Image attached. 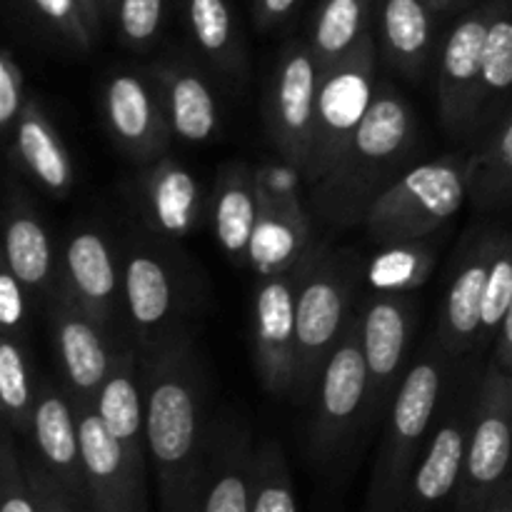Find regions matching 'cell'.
Masks as SVG:
<instances>
[{
  "instance_id": "cell-11",
  "label": "cell",
  "mask_w": 512,
  "mask_h": 512,
  "mask_svg": "<svg viewBox=\"0 0 512 512\" xmlns=\"http://www.w3.org/2000/svg\"><path fill=\"white\" fill-rule=\"evenodd\" d=\"M363 350L368 365V413L365 423L388 418L395 393L408 373L410 340L418 308L413 293H375L363 313Z\"/></svg>"
},
{
  "instance_id": "cell-26",
  "label": "cell",
  "mask_w": 512,
  "mask_h": 512,
  "mask_svg": "<svg viewBox=\"0 0 512 512\" xmlns=\"http://www.w3.org/2000/svg\"><path fill=\"white\" fill-rule=\"evenodd\" d=\"M150 80L163 98L170 128L185 143H208L218 130V103L208 80L178 58L158 60L148 68Z\"/></svg>"
},
{
  "instance_id": "cell-9",
  "label": "cell",
  "mask_w": 512,
  "mask_h": 512,
  "mask_svg": "<svg viewBox=\"0 0 512 512\" xmlns=\"http://www.w3.org/2000/svg\"><path fill=\"white\" fill-rule=\"evenodd\" d=\"M512 478V375L490 363L473 398L455 512H483Z\"/></svg>"
},
{
  "instance_id": "cell-5",
  "label": "cell",
  "mask_w": 512,
  "mask_h": 512,
  "mask_svg": "<svg viewBox=\"0 0 512 512\" xmlns=\"http://www.w3.org/2000/svg\"><path fill=\"white\" fill-rule=\"evenodd\" d=\"M470 198L468 158L415 163L373 203L365 230L380 245L428 238Z\"/></svg>"
},
{
  "instance_id": "cell-8",
  "label": "cell",
  "mask_w": 512,
  "mask_h": 512,
  "mask_svg": "<svg viewBox=\"0 0 512 512\" xmlns=\"http://www.w3.org/2000/svg\"><path fill=\"white\" fill-rule=\"evenodd\" d=\"M375 63L378 53L370 35L348 60L323 70L313 138H310L308 160L300 173L308 185L328 175L363 125L380 85L375 78Z\"/></svg>"
},
{
  "instance_id": "cell-35",
  "label": "cell",
  "mask_w": 512,
  "mask_h": 512,
  "mask_svg": "<svg viewBox=\"0 0 512 512\" xmlns=\"http://www.w3.org/2000/svg\"><path fill=\"white\" fill-rule=\"evenodd\" d=\"M0 403H3L5 428L30 438L35 388L30 380L28 353L20 335L15 333H5L0 343Z\"/></svg>"
},
{
  "instance_id": "cell-23",
  "label": "cell",
  "mask_w": 512,
  "mask_h": 512,
  "mask_svg": "<svg viewBox=\"0 0 512 512\" xmlns=\"http://www.w3.org/2000/svg\"><path fill=\"white\" fill-rule=\"evenodd\" d=\"M495 243H498V233H483L480 238H475L460 258L453 280H450L443 325H440V345L453 358H463L480 343L483 298Z\"/></svg>"
},
{
  "instance_id": "cell-44",
  "label": "cell",
  "mask_w": 512,
  "mask_h": 512,
  "mask_svg": "<svg viewBox=\"0 0 512 512\" xmlns=\"http://www.w3.org/2000/svg\"><path fill=\"white\" fill-rule=\"evenodd\" d=\"M295 3H298V0H255L253 3L255 25L268 30L273 28V25L283 23V20L290 15V10L295 8Z\"/></svg>"
},
{
  "instance_id": "cell-13",
  "label": "cell",
  "mask_w": 512,
  "mask_h": 512,
  "mask_svg": "<svg viewBox=\"0 0 512 512\" xmlns=\"http://www.w3.org/2000/svg\"><path fill=\"white\" fill-rule=\"evenodd\" d=\"M493 3L483 0L453 25L445 38L438 75V108L450 138H468L480 128L483 53Z\"/></svg>"
},
{
  "instance_id": "cell-16",
  "label": "cell",
  "mask_w": 512,
  "mask_h": 512,
  "mask_svg": "<svg viewBox=\"0 0 512 512\" xmlns=\"http://www.w3.org/2000/svg\"><path fill=\"white\" fill-rule=\"evenodd\" d=\"M90 512H148L145 470L130 463L95 405H75Z\"/></svg>"
},
{
  "instance_id": "cell-32",
  "label": "cell",
  "mask_w": 512,
  "mask_h": 512,
  "mask_svg": "<svg viewBox=\"0 0 512 512\" xmlns=\"http://www.w3.org/2000/svg\"><path fill=\"white\" fill-rule=\"evenodd\" d=\"M468 185L475 208L512 203V113L468 158Z\"/></svg>"
},
{
  "instance_id": "cell-29",
  "label": "cell",
  "mask_w": 512,
  "mask_h": 512,
  "mask_svg": "<svg viewBox=\"0 0 512 512\" xmlns=\"http://www.w3.org/2000/svg\"><path fill=\"white\" fill-rule=\"evenodd\" d=\"M433 15L430 0L380 3V45L385 60L408 78H420L428 70L433 53Z\"/></svg>"
},
{
  "instance_id": "cell-42",
  "label": "cell",
  "mask_w": 512,
  "mask_h": 512,
  "mask_svg": "<svg viewBox=\"0 0 512 512\" xmlns=\"http://www.w3.org/2000/svg\"><path fill=\"white\" fill-rule=\"evenodd\" d=\"M38 512H83L78 503L58 485V480L40 465L38 458H23Z\"/></svg>"
},
{
  "instance_id": "cell-45",
  "label": "cell",
  "mask_w": 512,
  "mask_h": 512,
  "mask_svg": "<svg viewBox=\"0 0 512 512\" xmlns=\"http://www.w3.org/2000/svg\"><path fill=\"white\" fill-rule=\"evenodd\" d=\"M493 363L500 370L512 375V303L508 308V315L503 320V328H500L498 338H495V358Z\"/></svg>"
},
{
  "instance_id": "cell-30",
  "label": "cell",
  "mask_w": 512,
  "mask_h": 512,
  "mask_svg": "<svg viewBox=\"0 0 512 512\" xmlns=\"http://www.w3.org/2000/svg\"><path fill=\"white\" fill-rule=\"evenodd\" d=\"M373 0H323L310 30V48L320 68L348 60L370 38Z\"/></svg>"
},
{
  "instance_id": "cell-22",
  "label": "cell",
  "mask_w": 512,
  "mask_h": 512,
  "mask_svg": "<svg viewBox=\"0 0 512 512\" xmlns=\"http://www.w3.org/2000/svg\"><path fill=\"white\" fill-rule=\"evenodd\" d=\"M313 250V233L303 203L290 190H275L263 183V210L248 250L253 273L258 278L288 273Z\"/></svg>"
},
{
  "instance_id": "cell-43",
  "label": "cell",
  "mask_w": 512,
  "mask_h": 512,
  "mask_svg": "<svg viewBox=\"0 0 512 512\" xmlns=\"http://www.w3.org/2000/svg\"><path fill=\"white\" fill-rule=\"evenodd\" d=\"M25 285L13 275V270L3 263L0 268V323L5 333L23 335L28 310H25Z\"/></svg>"
},
{
  "instance_id": "cell-10",
  "label": "cell",
  "mask_w": 512,
  "mask_h": 512,
  "mask_svg": "<svg viewBox=\"0 0 512 512\" xmlns=\"http://www.w3.org/2000/svg\"><path fill=\"white\" fill-rule=\"evenodd\" d=\"M323 68L310 43H290L280 55L268 88L265 123L275 150L285 163L303 173L313 138L315 110Z\"/></svg>"
},
{
  "instance_id": "cell-24",
  "label": "cell",
  "mask_w": 512,
  "mask_h": 512,
  "mask_svg": "<svg viewBox=\"0 0 512 512\" xmlns=\"http://www.w3.org/2000/svg\"><path fill=\"white\" fill-rule=\"evenodd\" d=\"M100 420L125 450L130 463L145 470L148 433H145V363L133 348L115 350L113 368L95 398Z\"/></svg>"
},
{
  "instance_id": "cell-46",
  "label": "cell",
  "mask_w": 512,
  "mask_h": 512,
  "mask_svg": "<svg viewBox=\"0 0 512 512\" xmlns=\"http://www.w3.org/2000/svg\"><path fill=\"white\" fill-rule=\"evenodd\" d=\"M78 5H80V10H83L88 28L93 30V35L98 38L100 25H103V15H105L103 0H78Z\"/></svg>"
},
{
  "instance_id": "cell-17",
  "label": "cell",
  "mask_w": 512,
  "mask_h": 512,
  "mask_svg": "<svg viewBox=\"0 0 512 512\" xmlns=\"http://www.w3.org/2000/svg\"><path fill=\"white\" fill-rule=\"evenodd\" d=\"M473 403L453 400L443 405L433 435L410 475L405 493L395 512H433L458 490L468 453Z\"/></svg>"
},
{
  "instance_id": "cell-28",
  "label": "cell",
  "mask_w": 512,
  "mask_h": 512,
  "mask_svg": "<svg viewBox=\"0 0 512 512\" xmlns=\"http://www.w3.org/2000/svg\"><path fill=\"white\" fill-rule=\"evenodd\" d=\"M10 153L48 193L68 195L73 188V163L63 138L55 133L48 113L35 95H28L23 113L10 133Z\"/></svg>"
},
{
  "instance_id": "cell-6",
  "label": "cell",
  "mask_w": 512,
  "mask_h": 512,
  "mask_svg": "<svg viewBox=\"0 0 512 512\" xmlns=\"http://www.w3.org/2000/svg\"><path fill=\"white\" fill-rule=\"evenodd\" d=\"M185 305L188 290L173 245L130 240L123 255V315L135 348L150 355L183 335Z\"/></svg>"
},
{
  "instance_id": "cell-49",
  "label": "cell",
  "mask_w": 512,
  "mask_h": 512,
  "mask_svg": "<svg viewBox=\"0 0 512 512\" xmlns=\"http://www.w3.org/2000/svg\"><path fill=\"white\" fill-rule=\"evenodd\" d=\"M448 3H450V5H453V3H455V0H448Z\"/></svg>"
},
{
  "instance_id": "cell-15",
  "label": "cell",
  "mask_w": 512,
  "mask_h": 512,
  "mask_svg": "<svg viewBox=\"0 0 512 512\" xmlns=\"http://www.w3.org/2000/svg\"><path fill=\"white\" fill-rule=\"evenodd\" d=\"M103 118L118 148L143 165L165 158L170 138H175L150 75L130 70L110 75L103 88Z\"/></svg>"
},
{
  "instance_id": "cell-37",
  "label": "cell",
  "mask_w": 512,
  "mask_h": 512,
  "mask_svg": "<svg viewBox=\"0 0 512 512\" xmlns=\"http://www.w3.org/2000/svg\"><path fill=\"white\" fill-rule=\"evenodd\" d=\"M512 303V235L498 233L493 260H490L488 285L483 298V325H480L478 348L495 343L503 320Z\"/></svg>"
},
{
  "instance_id": "cell-25",
  "label": "cell",
  "mask_w": 512,
  "mask_h": 512,
  "mask_svg": "<svg viewBox=\"0 0 512 512\" xmlns=\"http://www.w3.org/2000/svg\"><path fill=\"white\" fill-rule=\"evenodd\" d=\"M3 263L35 298H45L58 285L53 273V245L40 220L38 210L30 205L25 193L10 180L8 205H5Z\"/></svg>"
},
{
  "instance_id": "cell-27",
  "label": "cell",
  "mask_w": 512,
  "mask_h": 512,
  "mask_svg": "<svg viewBox=\"0 0 512 512\" xmlns=\"http://www.w3.org/2000/svg\"><path fill=\"white\" fill-rule=\"evenodd\" d=\"M215 240L233 260L248 263L250 240L263 210V180L243 163H230L215 178L210 195Z\"/></svg>"
},
{
  "instance_id": "cell-33",
  "label": "cell",
  "mask_w": 512,
  "mask_h": 512,
  "mask_svg": "<svg viewBox=\"0 0 512 512\" xmlns=\"http://www.w3.org/2000/svg\"><path fill=\"white\" fill-rule=\"evenodd\" d=\"M380 248L383 250L365 270V280L375 293H415L420 285L428 283L438 258L430 235Z\"/></svg>"
},
{
  "instance_id": "cell-20",
  "label": "cell",
  "mask_w": 512,
  "mask_h": 512,
  "mask_svg": "<svg viewBox=\"0 0 512 512\" xmlns=\"http://www.w3.org/2000/svg\"><path fill=\"white\" fill-rule=\"evenodd\" d=\"M255 448L248 428L238 420L210 425L208 460L195 512H250Z\"/></svg>"
},
{
  "instance_id": "cell-41",
  "label": "cell",
  "mask_w": 512,
  "mask_h": 512,
  "mask_svg": "<svg viewBox=\"0 0 512 512\" xmlns=\"http://www.w3.org/2000/svg\"><path fill=\"white\" fill-rule=\"evenodd\" d=\"M25 103H28V95H25L23 68L13 58V53L5 48L0 53V128L8 138L18 123L20 113H23Z\"/></svg>"
},
{
  "instance_id": "cell-47",
  "label": "cell",
  "mask_w": 512,
  "mask_h": 512,
  "mask_svg": "<svg viewBox=\"0 0 512 512\" xmlns=\"http://www.w3.org/2000/svg\"><path fill=\"white\" fill-rule=\"evenodd\" d=\"M483 512H512V485H510V480L505 483V488L500 490V493L495 495L493 500H490V505Z\"/></svg>"
},
{
  "instance_id": "cell-4",
  "label": "cell",
  "mask_w": 512,
  "mask_h": 512,
  "mask_svg": "<svg viewBox=\"0 0 512 512\" xmlns=\"http://www.w3.org/2000/svg\"><path fill=\"white\" fill-rule=\"evenodd\" d=\"M358 280L353 253L315 248L298 283V375L293 395L310 400L325 363L350 323V300Z\"/></svg>"
},
{
  "instance_id": "cell-18",
  "label": "cell",
  "mask_w": 512,
  "mask_h": 512,
  "mask_svg": "<svg viewBox=\"0 0 512 512\" xmlns=\"http://www.w3.org/2000/svg\"><path fill=\"white\" fill-rule=\"evenodd\" d=\"M60 283L70 298L110 335L123 310V265H118L108 238L95 228H78L63 248Z\"/></svg>"
},
{
  "instance_id": "cell-31",
  "label": "cell",
  "mask_w": 512,
  "mask_h": 512,
  "mask_svg": "<svg viewBox=\"0 0 512 512\" xmlns=\"http://www.w3.org/2000/svg\"><path fill=\"white\" fill-rule=\"evenodd\" d=\"M185 23L195 48L223 73H245V50L228 0H183Z\"/></svg>"
},
{
  "instance_id": "cell-1",
  "label": "cell",
  "mask_w": 512,
  "mask_h": 512,
  "mask_svg": "<svg viewBox=\"0 0 512 512\" xmlns=\"http://www.w3.org/2000/svg\"><path fill=\"white\" fill-rule=\"evenodd\" d=\"M145 363V433L160 512H195L208 460L203 373L188 335L168 340Z\"/></svg>"
},
{
  "instance_id": "cell-36",
  "label": "cell",
  "mask_w": 512,
  "mask_h": 512,
  "mask_svg": "<svg viewBox=\"0 0 512 512\" xmlns=\"http://www.w3.org/2000/svg\"><path fill=\"white\" fill-rule=\"evenodd\" d=\"M250 512H298L288 458L283 445L273 438L263 440L255 448Z\"/></svg>"
},
{
  "instance_id": "cell-40",
  "label": "cell",
  "mask_w": 512,
  "mask_h": 512,
  "mask_svg": "<svg viewBox=\"0 0 512 512\" xmlns=\"http://www.w3.org/2000/svg\"><path fill=\"white\" fill-rule=\"evenodd\" d=\"M33 8L63 35L65 40L75 45L80 50L93 48V30L85 23V15L80 10L78 0H30Z\"/></svg>"
},
{
  "instance_id": "cell-7",
  "label": "cell",
  "mask_w": 512,
  "mask_h": 512,
  "mask_svg": "<svg viewBox=\"0 0 512 512\" xmlns=\"http://www.w3.org/2000/svg\"><path fill=\"white\" fill-rule=\"evenodd\" d=\"M308 448L315 463H330L365 425L368 413V365L363 350V315H353L343 338L325 363L313 393Z\"/></svg>"
},
{
  "instance_id": "cell-34",
  "label": "cell",
  "mask_w": 512,
  "mask_h": 512,
  "mask_svg": "<svg viewBox=\"0 0 512 512\" xmlns=\"http://www.w3.org/2000/svg\"><path fill=\"white\" fill-rule=\"evenodd\" d=\"M488 35L483 53V105L480 125L512 98V0H490Z\"/></svg>"
},
{
  "instance_id": "cell-39",
  "label": "cell",
  "mask_w": 512,
  "mask_h": 512,
  "mask_svg": "<svg viewBox=\"0 0 512 512\" xmlns=\"http://www.w3.org/2000/svg\"><path fill=\"white\" fill-rule=\"evenodd\" d=\"M13 430L5 428L0 443V512H38L33 490H30L28 473H25L23 455L15 445Z\"/></svg>"
},
{
  "instance_id": "cell-38",
  "label": "cell",
  "mask_w": 512,
  "mask_h": 512,
  "mask_svg": "<svg viewBox=\"0 0 512 512\" xmlns=\"http://www.w3.org/2000/svg\"><path fill=\"white\" fill-rule=\"evenodd\" d=\"M168 0H120L115 23L128 48L145 50L155 43L165 23Z\"/></svg>"
},
{
  "instance_id": "cell-12",
  "label": "cell",
  "mask_w": 512,
  "mask_h": 512,
  "mask_svg": "<svg viewBox=\"0 0 512 512\" xmlns=\"http://www.w3.org/2000/svg\"><path fill=\"white\" fill-rule=\"evenodd\" d=\"M310 255L288 273L258 278V288H255V370H258V378L265 390L273 395H288L295 388V375H298V283Z\"/></svg>"
},
{
  "instance_id": "cell-50",
  "label": "cell",
  "mask_w": 512,
  "mask_h": 512,
  "mask_svg": "<svg viewBox=\"0 0 512 512\" xmlns=\"http://www.w3.org/2000/svg\"><path fill=\"white\" fill-rule=\"evenodd\" d=\"M510 485H512V478H510Z\"/></svg>"
},
{
  "instance_id": "cell-14",
  "label": "cell",
  "mask_w": 512,
  "mask_h": 512,
  "mask_svg": "<svg viewBox=\"0 0 512 512\" xmlns=\"http://www.w3.org/2000/svg\"><path fill=\"white\" fill-rule=\"evenodd\" d=\"M45 303L65 390L73 405H95L115 360L110 335L70 298L60 280Z\"/></svg>"
},
{
  "instance_id": "cell-48",
  "label": "cell",
  "mask_w": 512,
  "mask_h": 512,
  "mask_svg": "<svg viewBox=\"0 0 512 512\" xmlns=\"http://www.w3.org/2000/svg\"><path fill=\"white\" fill-rule=\"evenodd\" d=\"M118 3H120V0H103L105 15H110V18H115V13H118Z\"/></svg>"
},
{
  "instance_id": "cell-19",
  "label": "cell",
  "mask_w": 512,
  "mask_h": 512,
  "mask_svg": "<svg viewBox=\"0 0 512 512\" xmlns=\"http://www.w3.org/2000/svg\"><path fill=\"white\" fill-rule=\"evenodd\" d=\"M30 440H33L35 458L40 460V465L58 480L60 488L83 508V512H90L75 405L68 390L55 388L50 380H38L35 385Z\"/></svg>"
},
{
  "instance_id": "cell-21",
  "label": "cell",
  "mask_w": 512,
  "mask_h": 512,
  "mask_svg": "<svg viewBox=\"0 0 512 512\" xmlns=\"http://www.w3.org/2000/svg\"><path fill=\"white\" fill-rule=\"evenodd\" d=\"M135 200L145 225L168 243L193 235L205 215L203 188L195 175L168 155L145 168Z\"/></svg>"
},
{
  "instance_id": "cell-2",
  "label": "cell",
  "mask_w": 512,
  "mask_h": 512,
  "mask_svg": "<svg viewBox=\"0 0 512 512\" xmlns=\"http://www.w3.org/2000/svg\"><path fill=\"white\" fill-rule=\"evenodd\" d=\"M418 123L408 100L380 83L355 138L325 178L310 185L315 215L335 228L365 223L375 200L413 168Z\"/></svg>"
},
{
  "instance_id": "cell-3",
  "label": "cell",
  "mask_w": 512,
  "mask_h": 512,
  "mask_svg": "<svg viewBox=\"0 0 512 512\" xmlns=\"http://www.w3.org/2000/svg\"><path fill=\"white\" fill-rule=\"evenodd\" d=\"M450 360L440 350L425 353L405 373L385 418V438L368 488V512H395L410 475L433 435L448 393Z\"/></svg>"
}]
</instances>
